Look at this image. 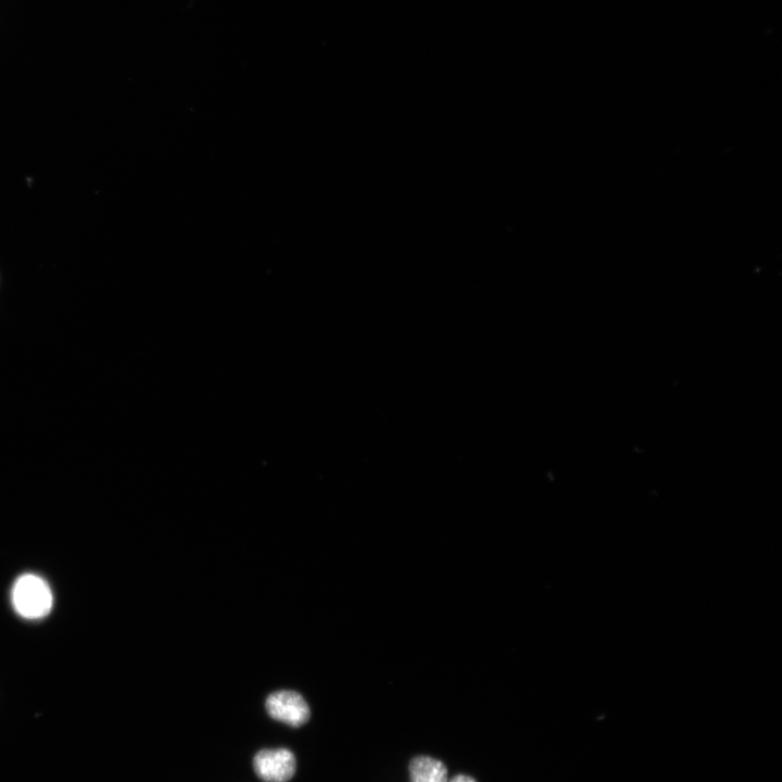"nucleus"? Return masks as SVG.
I'll use <instances>...</instances> for the list:
<instances>
[{
	"label": "nucleus",
	"mask_w": 782,
	"mask_h": 782,
	"mask_svg": "<svg viewBox=\"0 0 782 782\" xmlns=\"http://www.w3.org/2000/svg\"><path fill=\"white\" fill-rule=\"evenodd\" d=\"M253 769L264 782H288L297 770V760L288 748H264L253 757Z\"/></svg>",
	"instance_id": "f03ea898"
},
{
	"label": "nucleus",
	"mask_w": 782,
	"mask_h": 782,
	"mask_svg": "<svg viewBox=\"0 0 782 782\" xmlns=\"http://www.w3.org/2000/svg\"><path fill=\"white\" fill-rule=\"evenodd\" d=\"M265 708L270 718L294 728L305 724L311 716L307 703L294 691L282 690L269 694Z\"/></svg>",
	"instance_id": "7ed1b4c3"
},
{
	"label": "nucleus",
	"mask_w": 782,
	"mask_h": 782,
	"mask_svg": "<svg viewBox=\"0 0 782 782\" xmlns=\"http://www.w3.org/2000/svg\"><path fill=\"white\" fill-rule=\"evenodd\" d=\"M411 782H447L445 765L429 756H416L409 762Z\"/></svg>",
	"instance_id": "20e7f679"
},
{
	"label": "nucleus",
	"mask_w": 782,
	"mask_h": 782,
	"mask_svg": "<svg viewBox=\"0 0 782 782\" xmlns=\"http://www.w3.org/2000/svg\"><path fill=\"white\" fill-rule=\"evenodd\" d=\"M450 782H476V780L469 775L457 774Z\"/></svg>",
	"instance_id": "39448f33"
},
{
	"label": "nucleus",
	"mask_w": 782,
	"mask_h": 782,
	"mask_svg": "<svg viewBox=\"0 0 782 782\" xmlns=\"http://www.w3.org/2000/svg\"><path fill=\"white\" fill-rule=\"evenodd\" d=\"M15 610L25 618H40L49 614L52 607V593L47 582L39 576H21L12 590Z\"/></svg>",
	"instance_id": "f257e3e1"
}]
</instances>
